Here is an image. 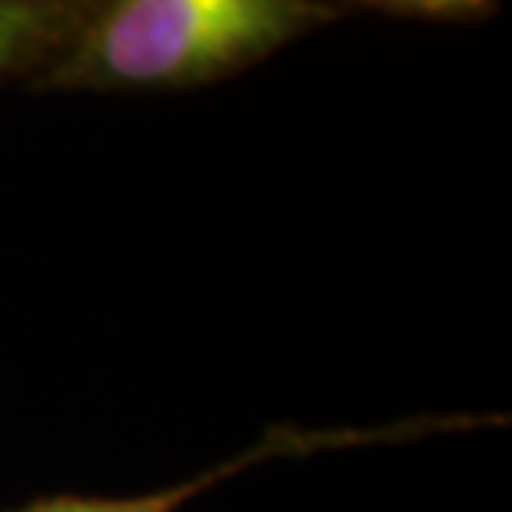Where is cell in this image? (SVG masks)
Returning <instances> with one entry per match:
<instances>
[{"label": "cell", "instance_id": "6da1fadb", "mask_svg": "<svg viewBox=\"0 0 512 512\" xmlns=\"http://www.w3.org/2000/svg\"><path fill=\"white\" fill-rule=\"evenodd\" d=\"M479 0H104L30 90H193L350 17L479 20Z\"/></svg>", "mask_w": 512, "mask_h": 512}, {"label": "cell", "instance_id": "7a4b0ae2", "mask_svg": "<svg viewBox=\"0 0 512 512\" xmlns=\"http://www.w3.org/2000/svg\"><path fill=\"white\" fill-rule=\"evenodd\" d=\"M506 416L499 413H449V416H419L399 419L386 426H340V429H300V426H270L240 456L223 459L217 466H207L203 473L183 479V483L150 489L140 496H40L34 503L10 509V512H180L207 489L227 483V479L247 473V469L270 463V459H303L330 449H353V446H380V443H409V439L439 436V433H469V429L499 426Z\"/></svg>", "mask_w": 512, "mask_h": 512}, {"label": "cell", "instance_id": "3957f363", "mask_svg": "<svg viewBox=\"0 0 512 512\" xmlns=\"http://www.w3.org/2000/svg\"><path fill=\"white\" fill-rule=\"evenodd\" d=\"M87 7V0H0V87L34 84L74 37Z\"/></svg>", "mask_w": 512, "mask_h": 512}]
</instances>
